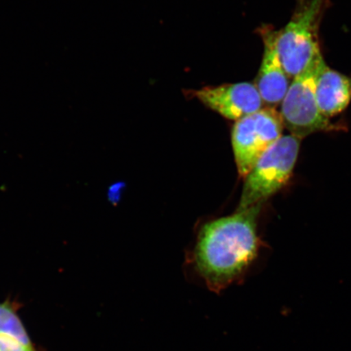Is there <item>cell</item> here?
Returning a JSON list of instances; mask_svg holds the SVG:
<instances>
[{
    "label": "cell",
    "mask_w": 351,
    "mask_h": 351,
    "mask_svg": "<svg viewBox=\"0 0 351 351\" xmlns=\"http://www.w3.org/2000/svg\"><path fill=\"white\" fill-rule=\"evenodd\" d=\"M261 204L206 223L195 248L197 269L217 293L243 273L257 253L256 221Z\"/></svg>",
    "instance_id": "1"
},
{
    "label": "cell",
    "mask_w": 351,
    "mask_h": 351,
    "mask_svg": "<svg viewBox=\"0 0 351 351\" xmlns=\"http://www.w3.org/2000/svg\"><path fill=\"white\" fill-rule=\"evenodd\" d=\"M327 0H298L291 21L278 32V51L285 73L295 78L322 56L319 25Z\"/></svg>",
    "instance_id": "2"
},
{
    "label": "cell",
    "mask_w": 351,
    "mask_h": 351,
    "mask_svg": "<svg viewBox=\"0 0 351 351\" xmlns=\"http://www.w3.org/2000/svg\"><path fill=\"white\" fill-rule=\"evenodd\" d=\"M301 138L282 136L267 149L245 177L239 210L261 204L282 189L295 168Z\"/></svg>",
    "instance_id": "3"
},
{
    "label": "cell",
    "mask_w": 351,
    "mask_h": 351,
    "mask_svg": "<svg viewBox=\"0 0 351 351\" xmlns=\"http://www.w3.org/2000/svg\"><path fill=\"white\" fill-rule=\"evenodd\" d=\"M324 62L322 55L293 78L280 104L283 125L298 138L332 129L328 118L320 112L315 96V80Z\"/></svg>",
    "instance_id": "4"
},
{
    "label": "cell",
    "mask_w": 351,
    "mask_h": 351,
    "mask_svg": "<svg viewBox=\"0 0 351 351\" xmlns=\"http://www.w3.org/2000/svg\"><path fill=\"white\" fill-rule=\"evenodd\" d=\"M283 128L280 112L269 107L236 121L232 144L241 177H247L267 149L282 137Z\"/></svg>",
    "instance_id": "5"
},
{
    "label": "cell",
    "mask_w": 351,
    "mask_h": 351,
    "mask_svg": "<svg viewBox=\"0 0 351 351\" xmlns=\"http://www.w3.org/2000/svg\"><path fill=\"white\" fill-rule=\"evenodd\" d=\"M196 97L219 115L236 121L263 108L260 92L250 82L205 87L196 92Z\"/></svg>",
    "instance_id": "6"
},
{
    "label": "cell",
    "mask_w": 351,
    "mask_h": 351,
    "mask_svg": "<svg viewBox=\"0 0 351 351\" xmlns=\"http://www.w3.org/2000/svg\"><path fill=\"white\" fill-rule=\"evenodd\" d=\"M261 34L265 51L254 85L260 92L263 104L269 108H276L282 104L291 84L278 54V32L273 28L263 27Z\"/></svg>",
    "instance_id": "7"
},
{
    "label": "cell",
    "mask_w": 351,
    "mask_h": 351,
    "mask_svg": "<svg viewBox=\"0 0 351 351\" xmlns=\"http://www.w3.org/2000/svg\"><path fill=\"white\" fill-rule=\"evenodd\" d=\"M315 96L320 112L330 118L343 112L351 101V77L324 62L315 80Z\"/></svg>",
    "instance_id": "8"
},
{
    "label": "cell",
    "mask_w": 351,
    "mask_h": 351,
    "mask_svg": "<svg viewBox=\"0 0 351 351\" xmlns=\"http://www.w3.org/2000/svg\"><path fill=\"white\" fill-rule=\"evenodd\" d=\"M0 336H5L27 346H33L27 332L12 306L0 304Z\"/></svg>",
    "instance_id": "9"
},
{
    "label": "cell",
    "mask_w": 351,
    "mask_h": 351,
    "mask_svg": "<svg viewBox=\"0 0 351 351\" xmlns=\"http://www.w3.org/2000/svg\"><path fill=\"white\" fill-rule=\"evenodd\" d=\"M0 351H35L33 346L21 344L15 339L0 336Z\"/></svg>",
    "instance_id": "10"
}]
</instances>
